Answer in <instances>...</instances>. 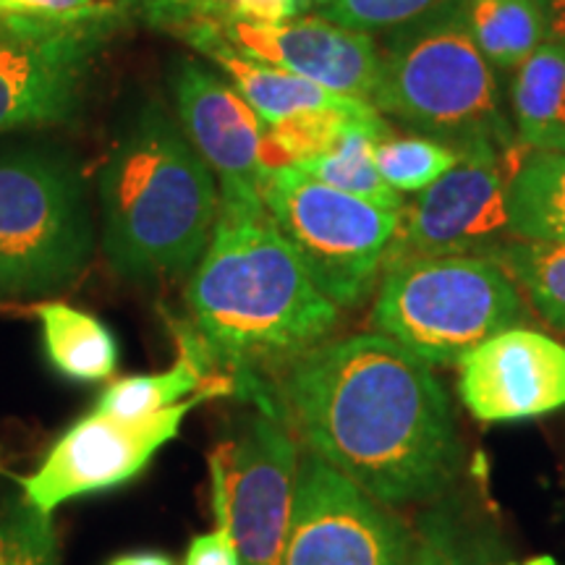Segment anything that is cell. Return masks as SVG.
Wrapping results in <instances>:
<instances>
[{"label":"cell","instance_id":"cell-25","mask_svg":"<svg viewBox=\"0 0 565 565\" xmlns=\"http://www.w3.org/2000/svg\"><path fill=\"white\" fill-rule=\"evenodd\" d=\"M450 0H312L317 17L353 32H391L443 9Z\"/></svg>","mask_w":565,"mask_h":565},{"label":"cell","instance_id":"cell-36","mask_svg":"<svg viewBox=\"0 0 565 565\" xmlns=\"http://www.w3.org/2000/svg\"><path fill=\"white\" fill-rule=\"evenodd\" d=\"M171 3H175V6H189V3H192V0H171Z\"/></svg>","mask_w":565,"mask_h":565},{"label":"cell","instance_id":"cell-14","mask_svg":"<svg viewBox=\"0 0 565 565\" xmlns=\"http://www.w3.org/2000/svg\"><path fill=\"white\" fill-rule=\"evenodd\" d=\"M458 366L461 401L479 422H521L565 406V345L540 330L508 328Z\"/></svg>","mask_w":565,"mask_h":565},{"label":"cell","instance_id":"cell-31","mask_svg":"<svg viewBox=\"0 0 565 565\" xmlns=\"http://www.w3.org/2000/svg\"><path fill=\"white\" fill-rule=\"evenodd\" d=\"M97 0H0L3 17H63L89 9Z\"/></svg>","mask_w":565,"mask_h":565},{"label":"cell","instance_id":"cell-22","mask_svg":"<svg viewBox=\"0 0 565 565\" xmlns=\"http://www.w3.org/2000/svg\"><path fill=\"white\" fill-rule=\"evenodd\" d=\"M387 134H391L387 124L353 126L333 152L299 162L296 168L338 189V192L359 196V200L380 204V207L387 210H404V196L387 186L377 171V162H374V145Z\"/></svg>","mask_w":565,"mask_h":565},{"label":"cell","instance_id":"cell-7","mask_svg":"<svg viewBox=\"0 0 565 565\" xmlns=\"http://www.w3.org/2000/svg\"><path fill=\"white\" fill-rule=\"evenodd\" d=\"M259 194L317 288L338 309L370 296L398 233L401 210L338 192L296 166L267 171Z\"/></svg>","mask_w":565,"mask_h":565},{"label":"cell","instance_id":"cell-9","mask_svg":"<svg viewBox=\"0 0 565 565\" xmlns=\"http://www.w3.org/2000/svg\"><path fill=\"white\" fill-rule=\"evenodd\" d=\"M221 395H233L228 380L204 387L183 404L137 424L110 419L100 412L82 416L55 440L38 469L19 479L24 508L51 521V515L71 500L134 482L152 458L179 437L189 412Z\"/></svg>","mask_w":565,"mask_h":565},{"label":"cell","instance_id":"cell-21","mask_svg":"<svg viewBox=\"0 0 565 565\" xmlns=\"http://www.w3.org/2000/svg\"><path fill=\"white\" fill-rule=\"evenodd\" d=\"M387 124L385 116L370 103H351L343 108L303 110L267 124V171L299 166L320 154L333 152L353 126Z\"/></svg>","mask_w":565,"mask_h":565},{"label":"cell","instance_id":"cell-17","mask_svg":"<svg viewBox=\"0 0 565 565\" xmlns=\"http://www.w3.org/2000/svg\"><path fill=\"white\" fill-rule=\"evenodd\" d=\"M42 324L47 362L61 377L74 383H105L118 370L116 335L100 317L66 301H42L34 307Z\"/></svg>","mask_w":565,"mask_h":565},{"label":"cell","instance_id":"cell-16","mask_svg":"<svg viewBox=\"0 0 565 565\" xmlns=\"http://www.w3.org/2000/svg\"><path fill=\"white\" fill-rule=\"evenodd\" d=\"M173 335L179 343V359L171 370L116 380L100 393L95 412L110 416V419L137 424L183 404L192 395L202 393L204 387L221 383L223 377L215 374L207 351L186 320L173 322Z\"/></svg>","mask_w":565,"mask_h":565},{"label":"cell","instance_id":"cell-4","mask_svg":"<svg viewBox=\"0 0 565 565\" xmlns=\"http://www.w3.org/2000/svg\"><path fill=\"white\" fill-rule=\"evenodd\" d=\"M380 66L374 108L406 129L443 141L463 158L521 147L503 113L498 71L466 30L461 0L387 32Z\"/></svg>","mask_w":565,"mask_h":565},{"label":"cell","instance_id":"cell-23","mask_svg":"<svg viewBox=\"0 0 565 565\" xmlns=\"http://www.w3.org/2000/svg\"><path fill=\"white\" fill-rule=\"evenodd\" d=\"M487 257L511 275L550 328L565 333V244L511 238Z\"/></svg>","mask_w":565,"mask_h":565},{"label":"cell","instance_id":"cell-2","mask_svg":"<svg viewBox=\"0 0 565 565\" xmlns=\"http://www.w3.org/2000/svg\"><path fill=\"white\" fill-rule=\"evenodd\" d=\"M186 324L233 395L254 401L263 372L317 349L338 324L333 301L273 223L265 202H223L186 286Z\"/></svg>","mask_w":565,"mask_h":565},{"label":"cell","instance_id":"cell-29","mask_svg":"<svg viewBox=\"0 0 565 565\" xmlns=\"http://www.w3.org/2000/svg\"><path fill=\"white\" fill-rule=\"evenodd\" d=\"M183 565H242L228 524L217 519V526L212 532L196 534L189 542Z\"/></svg>","mask_w":565,"mask_h":565},{"label":"cell","instance_id":"cell-35","mask_svg":"<svg viewBox=\"0 0 565 565\" xmlns=\"http://www.w3.org/2000/svg\"><path fill=\"white\" fill-rule=\"evenodd\" d=\"M524 565H557V561L550 555H536V557H529Z\"/></svg>","mask_w":565,"mask_h":565},{"label":"cell","instance_id":"cell-24","mask_svg":"<svg viewBox=\"0 0 565 565\" xmlns=\"http://www.w3.org/2000/svg\"><path fill=\"white\" fill-rule=\"evenodd\" d=\"M463 154L443 141L422 137H387L377 139L374 145V162L387 186L398 194H422L424 189L440 181L445 173L454 171Z\"/></svg>","mask_w":565,"mask_h":565},{"label":"cell","instance_id":"cell-13","mask_svg":"<svg viewBox=\"0 0 565 565\" xmlns=\"http://www.w3.org/2000/svg\"><path fill=\"white\" fill-rule=\"evenodd\" d=\"M175 118L215 173L223 202H263L267 124L200 61H183L173 79Z\"/></svg>","mask_w":565,"mask_h":565},{"label":"cell","instance_id":"cell-12","mask_svg":"<svg viewBox=\"0 0 565 565\" xmlns=\"http://www.w3.org/2000/svg\"><path fill=\"white\" fill-rule=\"evenodd\" d=\"M126 19L124 3H95L58 32L0 42V137L71 121L82 108L92 58Z\"/></svg>","mask_w":565,"mask_h":565},{"label":"cell","instance_id":"cell-6","mask_svg":"<svg viewBox=\"0 0 565 565\" xmlns=\"http://www.w3.org/2000/svg\"><path fill=\"white\" fill-rule=\"evenodd\" d=\"M524 320L511 275L482 254L419 257L385 267L372 324L422 362L458 364Z\"/></svg>","mask_w":565,"mask_h":565},{"label":"cell","instance_id":"cell-3","mask_svg":"<svg viewBox=\"0 0 565 565\" xmlns=\"http://www.w3.org/2000/svg\"><path fill=\"white\" fill-rule=\"evenodd\" d=\"M97 194L105 259L139 286L192 273L221 210L215 173L158 100L141 105L116 139Z\"/></svg>","mask_w":565,"mask_h":565},{"label":"cell","instance_id":"cell-8","mask_svg":"<svg viewBox=\"0 0 565 565\" xmlns=\"http://www.w3.org/2000/svg\"><path fill=\"white\" fill-rule=\"evenodd\" d=\"M299 461V445L278 404L254 406L210 454L212 508L228 524L242 565L280 563Z\"/></svg>","mask_w":565,"mask_h":565},{"label":"cell","instance_id":"cell-15","mask_svg":"<svg viewBox=\"0 0 565 565\" xmlns=\"http://www.w3.org/2000/svg\"><path fill=\"white\" fill-rule=\"evenodd\" d=\"M221 30L233 47L252 58L374 105L383 66L372 34L345 30L320 17H299L282 24L221 21Z\"/></svg>","mask_w":565,"mask_h":565},{"label":"cell","instance_id":"cell-19","mask_svg":"<svg viewBox=\"0 0 565 565\" xmlns=\"http://www.w3.org/2000/svg\"><path fill=\"white\" fill-rule=\"evenodd\" d=\"M475 45L494 71H515L547 42L542 0H461Z\"/></svg>","mask_w":565,"mask_h":565},{"label":"cell","instance_id":"cell-34","mask_svg":"<svg viewBox=\"0 0 565 565\" xmlns=\"http://www.w3.org/2000/svg\"><path fill=\"white\" fill-rule=\"evenodd\" d=\"M9 40H17L11 34V26H9V19L3 17V13H0V42H9Z\"/></svg>","mask_w":565,"mask_h":565},{"label":"cell","instance_id":"cell-32","mask_svg":"<svg viewBox=\"0 0 565 565\" xmlns=\"http://www.w3.org/2000/svg\"><path fill=\"white\" fill-rule=\"evenodd\" d=\"M547 21V40L565 51V0H542Z\"/></svg>","mask_w":565,"mask_h":565},{"label":"cell","instance_id":"cell-5","mask_svg":"<svg viewBox=\"0 0 565 565\" xmlns=\"http://www.w3.org/2000/svg\"><path fill=\"white\" fill-rule=\"evenodd\" d=\"M95 254L87 186L53 147H0V301L58 294Z\"/></svg>","mask_w":565,"mask_h":565},{"label":"cell","instance_id":"cell-18","mask_svg":"<svg viewBox=\"0 0 565 565\" xmlns=\"http://www.w3.org/2000/svg\"><path fill=\"white\" fill-rule=\"evenodd\" d=\"M513 129L521 145L540 152H565V51L545 45L513 71Z\"/></svg>","mask_w":565,"mask_h":565},{"label":"cell","instance_id":"cell-11","mask_svg":"<svg viewBox=\"0 0 565 565\" xmlns=\"http://www.w3.org/2000/svg\"><path fill=\"white\" fill-rule=\"evenodd\" d=\"M412 536L383 503L307 454L278 565H408Z\"/></svg>","mask_w":565,"mask_h":565},{"label":"cell","instance_id":"cell-30","mask_svg":"<svg viewBox=\"0 0 565 565\" xmlns=\"http://www.w3.org/2000/svg\"><path fill=\"white\" fill-rule=\"evenodd\" d=\"M456 565H521L494 534H456Z\"/></svg>","mask_w":565,"mask_h":565},{"label":"cell","instance_id":"cell-28","mask_svg":"<svg viewBox=\"0 0 565 565\" xmlns=\"http://www.w3.org/2000/svg\"><path fill=\"white\" fill-rule=\"evenodd\" d=\"M456 526L440 511L422 521L419 542H416L408 565H456Z\"/></svg>","mask_w":565,"mask_h":565},{"label":"cell","instance_id":"cell-26","mask_svg":"<svg viewBox=\"0 0 565 565\" xmlns=\"http://www.w3.org/2000/svg\"><path fill=\"white\" fill-rule=\"evenodd\" d=\"M51 521L26 508L24 519L0 526V565H55Z\"/></svg>","mask_w":565,"mask_h":565},{"label":"cell","instance_id":"cell-20","mask_svg":"<svg viewBox=\"0 0 565 565\" xmlns=\"http://www.w3.org/2000/svg\"><path fill=\"white\" fill-rule=\"evenodd\" d=\"M511 238L565 244V152L529 150L508 189Z\"/></svg>","mask_w":565,"mask_h":565},{"label":"cell","instance_id":"cell-10","mask_svg":"<svg viewBox=\"0 0 565 565\" xmlns=\"http://www.w3.org/2000/svg\"><path fill=\"white\" fill-rule=\"evenodd\" d=\"M526 154V145L508 154H466L454 171L401 210L398 233L385 267L406 259L458 257L475 252L487 257L494 246L505 242V236H511L508 189Z\"/></svg>","mask_w":565,"mask_h":565},{"label":"cell","instance_id":"cell-33","mask_svg":"<svg viewBox=\"0 0 565 565\" xmlns=\"http://www.w3.org/2000/svg\"><path fill=\"white\" fill-rule=\"evenodd\" d=\"M108 565H175V563L162 553H126V555L113 557Z\"/></svg>","mask_w":565,"mask_h":565},{"label":"cell","instance_id":"cell-27","mask_svg":"<svg viewBox=\"0 0 565 565\" xmlns=\"http://www.w3.org/2000/svg\"><path fill=\"white\" fill-rule=\"evenodd\" d=\"M312 9V0H212L215 21L282 24Z\"/></svg>","mask_w":565,"mask_h":565},{"label":"cell","instance_id":"cell-1","mask_svg":"<svg viewBox=\"0 0 565 565\" xmlns=\"http://www.w3.org/2000/svg\"><path fill=\"white\" fill-rule=\"evenodd\" d=\"M273 395L309 454L377 503L429 498L454 475L448 395L427 362L387 335L320 343L282 366Z\"/></svg>","mask_w":565,"mask_h":565}]
</instances>
